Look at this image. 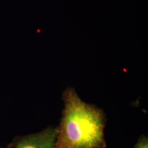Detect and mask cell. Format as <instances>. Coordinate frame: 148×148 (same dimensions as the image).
Listing matches in <instances>:
<instances>
[{"label":"cell","instance_id":"cell-1","mask_svg":"<svg viewBox=\"0 0 148 148\" xmlns=\"http://www.w3.org/2000/svg\"><path fill=\"white\" fill-rule=\"evenodd\" d=\"M64 108L54 148H106V118L102 110L81 100L76 91H64Z\"/></svg>","mask_w":148,"mask_h":148},{"label":"cell","instance_id":"cell-2","mask_svg":"<svg viewBox=\"0 0 148 148\" xmlns=\"http://www.w3.org/2000/svg\"><path fill=\"white\" fill-rule=\"evenodd\" d=\"M57 136V128L49 127L40 132L18 138L14 148H54Z\"/></svg>","mask_w":148,"mask_h":148},{"label":"cell","instance_id":"cell-3","mask_svg":"<svg viewBox=\"0 0 148 148\" xmlns=\"http://www.w3.org/2000/svg\"><path fill=\"white\" fill-rule=\"evenodd\" d=\"M134 148H148V138L147 136H142L138 140Z\"/></svg>","mask_w":148,"mask_h":148}]
</instances>
